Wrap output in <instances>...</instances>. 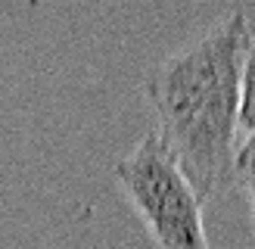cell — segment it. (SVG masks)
Instances as JSON below:
<instances>
[{
    "label": "cell",
    "instance_id": "cell-2",
    "mask_svg": "<svg viewBox=\"0 0 255 249\" xmlns=\"http://www.w3.org/2000/svg\"><path fill=\"white\" fill-rule=\"evenodd\" d=\"M112 174L159 249H209L202 199L156 134L119 159Z\"/></svg>",
    "mask_w": 255,
    "mask_h": 249
},
{
    "label": "cell",
    "instance_id": "cell-3",
    "mask_svg": "<svg viewBox=\"0 0 255 249\" xmlns=\"http://www.w3.org/2000/svg\"><path fill=\"white\" fill-rule=\"evenodd\" d=\"M240 128L246 134V143L255 146V47L246 66V81H243V109H240Z\"/></svg>",
    "mask_w": 255,
    "mask_h": 249
},
{
    "label": "cell",
    "instance_id": "cell-4",
    "mask_svg": "<svg viewBox=\"0 0 255 249\" xmlns=\"http://www.w3.org/2000/svg\"><path fill=\"white\" fill-rule=\"evenodd\" d=\"M237 181L246 187L249 206H252V218H255V146L243 140L240 146V159H237Z\"/></svg>",
    "mask_w": 255,
    "mask_h": 249
},
{
    "label": "cell",
    "instance_id": "cell-1",
    "mask_svg": "<svg viewBox=\"0 0 255 249\" xmlns=\"http://www.w3.org/2000/svg\"><path fill=\"white\" fill-rule=\"evenodd\" d=\"M252 47L255 34L246 12L234 9L146 78V100L156 116L152 134L202 203L237 184L240 109Z\"/></svg>",
    "mask_w": 255,
    "mask_h": 249
}]
</instances>
